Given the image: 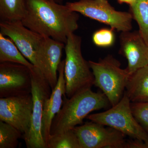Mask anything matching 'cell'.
Listing matches in <instances>:
<instances>
[{"label":"cell","mask_w":148,"mask_h":148,"mask_svg":"<svg viewBox=\"0 0 148 148\" xmlns=\"http://www.w3.org/2000/svg\"><path fill=\"white\" fill-rule=\"evenodd\" d=\"M21 21L35 33L66 44L68 36L78 29L79 14L65 5L49 0H26Z\"/></svg>","instance_id":"6da1fadb"},{"label":"cell","mask_w":148,"mask_h":148,"mask_svg":"<svg viewBox=\"0 0 148 148\" xmlns=\"http://www.w3.org/2000/svg\"><path fill=\"white\" fill-rule=\"evenodd\" d=\"M64 97L62 108L52 121L50 135L73 129L82 124L91 112L106 108L110 104L104 93L93 92L91 88L81 90L71 98Z\"/></svg>","instance_id":"7a4b0ae2"},{"label":"cell","mask_w":148,"mask_h":148,"mask_svg":"<svg viewBox=\"0 0 148 148\" xmlns=\"http://www.w3.org/2000/svg\"><path fill=\"white\" fill-rule=\"evenodd\" d=\"M82 42L81 37L72 33L65 44L64 74L68 98L94 85V76L89 63L82 56Z\"/></svg>","instance_id":"3957f363"},{"label":"cell","mask_w":148,"mask_h":148,"mask_svg":"<svg viewBox=\"0 0 148 148\" xmlns=\"http://www.w3.org/2000/svg\"><path fill=\"white\" fill-rule=\"evenodd\" d=\"M94 77V85L103 91L110 104H117L124 95L130 75L127 69L112 56L109 55L98 62L88 61Z\"/></svg>","instance_id":"277c9868"},{"label":"cell","mask_w":148,"mask_h":148,"mask_svg":"<svg viewBox=\"0 0 148 148\" xmlns=\"http://www.w3.org/2000/svg\"><path fill=\"white\" fill-rule=\"evenodd\" d=\"M131 101L125 92L117 104L107 111L89 114L86 119L94 122L112 127L134 140L148 144V134L132 114Z\"/></svg>","instance_id":"5b68a950"},{"label":"cell","mask_w":148,"mask_h":148,"mask_svg":"<svg viewBox=\"0 0 148 148\" xmlns=\"http://www.w3.org/2000/svg\"><path fill=\"white\" fill-rule=\"evenodd\" d=\"M66 5L71 10L109 25L118 32H128L132 29L131 13L116 10L108 0H79L67 2Z\"/></svg>","instance_id":"8992f818"},{"label":"cell","mask_w":148,"mask_h":148,"mask_svg":"<svg viewBox=\"0 0 148 148\" xmlns=\"http://www.w3.org/2000/svg\"><path fill=\"white\" fill-rule=\"evenodd\" d=\"M30 69L33 101L32 125L29 132L22 138L27 148H47L42 132L43 111L52 90L39 69L35 66Z\"/></svg>","instance_id":"52a82bcc"},{"label":"cell","mask_w":148,"mask_h":148,"mask_svg":"<svg viewBox=\"0 0 148 148\" xmlns=\"http://www.w3.org/2000/svg\"><path fill=\"white\" fill-rule=\"evenodd\" d=\"M105 126L91 121L75 127L73 130L81 148H126V135L112 127Z\"/></svg>","instance_id":"ba28073f"},{"label":"cell","mask_w":148,"mask_h":148,"mask_svg":"<svg viewBox=\"0 0 148 148\" xmlns=\"http://www.w3.org/2000/svg\"><path fill=\"white\" fill-rule=\"evenodd\" d=\"M33 108L32 93L0 98V120L12 125L22 135H26L32 125Z\"/></svg>","instance_id":"9c48e42d"},{"label":"cell","mask_w":148,"mask_h":148,"mask_svg":"<svg viewBox=\"0 0 148 148\" xmlns=\"http://www.w3.org/2000/svg\"><path fill=\"white\" fill-rule=\"evenodd\" d=\"M31 69L12 62L0 63V98L31 94Z\"/></svg>","instance_id":"30bf717a"},{"label":"cell","mask_w":148,"mask_h":148,"mask_svg":"<svg viewBox=\"0 0 148 148\" xmlns=\"http://www.w3.org/2000/svg\"><path fill=\"white\" fill-rule=\"evenodd\" d=\"M0 31L14 42L21 53L37 67L36 53L44 36L25 27L21 21H1Z\"/></svg>","instance_id":"8fae6325"},{"label":"cell","mask_w":148,"mask_h":148,"mask_svg":"<svg viewBox=\"0 0 148 148\" xmlns=\"http://www.w3.org/2000/svg\"><path fill=\"white\" fill-rule=\"evenodd\" d=\"M65 44L44 37L36 53L37 68L53 90L57 84L58 69Z\"/></svg>","instance_id":"7c38bea8"},{"label":"cell","mask_w":148,"mask_h":148,"mask_svg":"<svg viewBox=\"0 0 148 148\" xmlns=\"http://www.w3.org/2000/svg\"><path fill=\"white\" fill-rule=\"evenodd\" d=\"M120 44V53L127 60L130 75L148 66V45L139 31L121 32Z\"/></svg>","instance_id":"4fadbf2b"},{"label":"cell","mask_w":148,"mask_h":148,"mask_svg":"<svg viewBox=\"0 0 148 148\" xmlns=\"http://www.w3.org/2000/svg\"><path fill=\"white\" fill-rule=\"evenodd\" d=\"M65 59L61 61L58 69V78L55 88L47 99L43 111L42 132L46 145L50 135L51 127L55 116L61 110L63 97L66 95V82L64 74Z\"/></svg>","instance_id":"5bb4252c"},{"label":"cell","mask_w":148,"mask_h":148,"mask_svg":"<svg viewBox=\"0 0 148 148\" xmlns=\"http://www.w3.org/2000/svg\"><path fill=\"white\" fill-rule=\"evenodd\" d=\"M125 92L132 103L148 102V66L130 75Z\"/></svg>","instance_id":"9a60e30c"},{"label":"cell","mask_w":148,"mask_h":148,"mask_svg":"<svg viewBox=\"0 0 148 148\" xmlns=\"http://www.w3.org/2000/svg\"><path fill=\"white\" fill-rule=\"evenodd\" d=\"M3 62L22 64L30 69L34 66L24 57L10 38L0 33V63Z\"/></svg>","instance_id":"2e32d148"},{"label":"cell","mask_w":148,"mask_h":148,"mask_svg":"<svg viewBox=\"0 0 148 148\" xmlns=\"http://www.w3.org/2000/svg\"><path fill=\"white\" fill-rule=\"evenodd\" d=\"M26 12V0H0L1 21H21Z\"/></svg>","instance_id":"e0dca14e"},{"label":"cell","mask_w":148,"mask_h":148,"mask_svg":"<svg viewBox=\"0 0 148 148\" xmlns=\"http://www.w3.org/2000/svg\"><path fill=\"white\" fill-rule=\"evenodd\" d=\"M130 8L133 19L139 26L140 35L148 45V0H137Z\"/></svg>","instance_id":"ac0fdd59"},{"label":"cell","mask_w":148,"mask_h":148,"mask_svg":"<svg viewBox=\"0 0 148 148\" xmlns=\"http://www.w3.org/2000/svg\"><path fill=\"white\" fill-rule=\"evenodd\" d=\"M47 148H81L79 140L73 130L50 135Z\"/></svg>","instance_id":"d6986e66"},{"label":"cell","mask_w":148,"mask_h":148,"mask_svg":"<svg viewBox=\"0 0 148 148\" xmlns=\"http://www.w3.org/2000/svg\"><path fill=\"white\" fill-rule=\"evenodd\" d=\"M22 134L15 127L0 120V148H16Z\"/></svg>","instance_id":"ffe728a7"},{"label":"cell","mask_w":148,"mask_h":148,"mask_svg":"<svg viewBox=\"0 0 148 148\" xmlns=\"http://www.w3.org/2000/svg\"><path fill=\"white\" fill-rule=\"evenodd\" d=\"M114 30L112 29H101L97 30L92 35L93 43L99 47L112 46L113 45L115 39Z\"/></svg>","instance_id":"44dd1931"},{"label":"cell","mask_w":148,"mask_h":148,"mask_svg":"<svg viewBox=\"0 0 148 148\" xmlns=\"http://www.w3.org/2000/svg\"><path fill=\"white\" fill-rule=\"evenodd\" d=\"M132 114L148 134V102L130 103Z\"/></svg>","instance_id":"7402d4cb"},{"label":"cell","mask_w":148,"mask_h":148,"mask_svg":"<svg viewBox=\"0 0 148 148\" xmlns=\"http://www.w3.org/2000/svg\"><path fill=\"white\" fill-rule=\"evenodd\" d=\"M126 148H148V144L143 141L133 139L127 140Z\"/></svg>","instance_id":"603a6c76"},{"label":"cell","mask_w":148,"mask_h":148,"mask_svg":"<svg viewBox=\"0 0 148 148\" xmlns=\"http://www.w3.org/2000/svg\"><path fill=\"white\" fill-rule=\"evenodd\" d=\"M137 0H117L119 4L125 3L129 5H131L132 4L135 3Z\"/></svg>","instance_id":"cb8c5ba5"},{"label":"cell","mask_w":148,"mask_h":148,"mask_svg":"<svg viewBox=\"0 0 148 148\" xmlns=\"http://www.w3.org/2000/svg\"><path fill=\"white\" fill-rule=\"evenodd\" d=\"M49 1L55 2L58 3L62 4L64 1H66V0H49Z\"/></svg>","instance_id":"d4e9b609"}]
</instances>
